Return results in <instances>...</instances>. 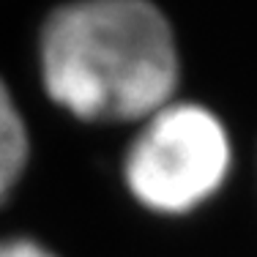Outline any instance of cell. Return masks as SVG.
Wrapping results in <instances>:
<instances>
[{"label": "cell", "mask_w": 257, "mask_h": 257, "mask_svg": "<svg viewBox=\"0 0 257 257\" xmlns=\"http://www.w3.org/2000/svg\"><path fill=\"white\" fill-rule=\"evenodd\" d=\"M0 257H58L33 238H0Z\"/></svg>", "instance_id": "cell-4"}, {"label": "cell", "mask_w": 257, "mask_h": 257, "mask_svg": "<svg viewBox=\"0 0 257 257\" xmlns=\"http://www.w3.org/2000/svg\"><path fill=\"white\" fill-rule=\"evenodd\" d=\"M222 120L200 104H164L145 118L123 162L137 203L156 213H189L219 192L230 173Z\"/></svg>", "instance_id": "cell-2"}, {"label": "cell", "mask_w": 257, "mask_h": 257, "mask_svg": "<svg viewBox=\"0 0 257 257\" xmlns=\"http://www.w3.org/2000/svg\"><path fill=\"white\" fill-rule=\"evenodd\" d=\"M41 79L58 107L82 120H145L170 104L178 50L151 0H74L47 17Z\"/></svg>", "instance_id": "cell-1"}, {"label": "cell", "mask_w": 257, "mask_h": 257, "mask_svg": "<svg viewBox=\"0 0 257 257\" xmlns=\"http://www.w3.org/2000/svg\"><path fill=\"white\" fill-rule=\"evenodd\" d=\"M30 156L28 128L9 88L0 82V203L17 186Z\"/></svg>", "instance_id": "cell-3"}]
</instances>
